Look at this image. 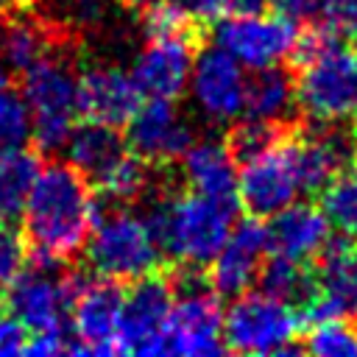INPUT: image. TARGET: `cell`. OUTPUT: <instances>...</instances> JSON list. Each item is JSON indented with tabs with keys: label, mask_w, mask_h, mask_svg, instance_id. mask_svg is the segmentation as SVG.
<instances>
[{
	"label": "cell",
	"mask_w": 357,
	"mask_h": 357,
	"mask_svg": "<svg viewBox=\"0 0 357 357\" xmlns=\"http://www.w3.org/2000/svg\"><path fill=\"white\" fill-rule=\"evenodd\" d=\"M95 215L92 181L70 162H50L39 170L22 209L28 248L73 262L89 240Z\"/></svg>",
	"instance_id": "cell-1"
},
{
	"label": "cell",
	"mask_w": 357,
	"mask_h": 357,
	"mask_svg": "<svg viewBox=\"0 0 357 357\" xmlns=\"http://www.w3.org/2000/svg\"><path fill=\"white\" fill-rule=\"evenodd\" d=\"M298 112L312 123H340L357 106V50L326 22H307L290 53Z\"/></svg>",
	"instance_id": "cell-2"
},
{
	"label": "cell",
	"mask_w": 357,
	"mask_h": 357,
	"mask_svg": "<svg viewBox=\"0 0 357 357\" xmlns=\"http://www.w3.org/2000/svg\"><path fill=\"white\" fill-rule=\"evenodd\" d=\"M142 218L148 220L162 254L187 262L209 265L234 229L237 201L212 198L204 192H173L156 187Z\"/></svg>",
	"instance_id": "cell-3"
},
{
	"label": "cell",
	"mask_w": 357,
	"mask_h": 357,
	"mask_svg": "<svg viewBox=\"0 0 357 357\" xmlns=\"http://www.w3.org/2000/svg\"><path fill=\"white\" fill-rule=\"evenodd\" d=\"M162 248L148 220L123 204L98 206L89 240L86 262L98 276L114 282H134L145 273L159 271Z\"/></svg>",
	"instance_id": "cell-4"
},
{
	"label": "cell",
	"mask_w": 357,
	"mask_h": 357,
	"mask_svg": "<svg viewBox=\"0 0 357 357\" xmlns=\"http://www.w3.org/2000/svg\"><path fill=\"white\" fill-rule=\"evenodd\" d=\"M22 98L31 109V139L39 151H61L78 117V73L59 50L20 75Z\"/></svg>",
	"instance_id": "cell-5"
},
{
	"label": "cell",
	"mask_w": 357,
	"mask_h": 357,
	"mask_svg": "<svg viewBox=\"0 0 357 357\" xmlns=\"http://www.w3.org/2000/svg\"><path fill=\"white\" fill-rule=\"evenodd\" d=\"M301 326L293 304L262 290H245L223 312V343L226 351L237 354H298L304 351V343H298Z\"/></svg>",
	"instance_id": "cell-6"
},
{
	"label": "cell",
	"mask_w": 357,
	"mask_h": 357,
	"mask_svg": "<svg viewBox=\"0 0 357 357\" xmlns=\"http://www.w3.org/2000/svg\"><path fill=\"white\" fill-rule=\"evenodd\" d=\"M176 301L167 318V354H220L223 343V310L220 293L212 287L209 273L201 265H181L173 276Z\"/></svg>",
	"instance_id": "cell-7"
},
{
	"label": "cell",
	"mask_w": 357,
	"mask_h": 357,
	"mask_svg": "<svg viewBox=\"0 0 357 357\" xmlns=\"http://www.w3.org/2000/svg\"><path fill=\"white\" fill-rule=\"evenodd\" d=\"M176 301V290L170 276L162 271L145 273L123 290V310H120V332L117 346L128 354H165V332L167 318Z\"/></svg>",
	"instance_id": "cell-8"
},
{
	"label": "cell",
	"mask_w": 357,
	"mask_h": 357,
	"mask_svg": "<svg viewBox=\"0 0 357 357\" xmlns=\"http://www.w3.org/2000/svg\"><path fill=\"white\" fill-rule=\"evenodd\" d=\"M301 324L326 318H357V245L340 234L329 237L312 265V293L298 307Z\"/></svg>",
	"instance_id": "cell-9"
},
{
	"label": "cell",
	"mask_w": 357,
	"mask_h": 357,
	"mask_svg": "<svg viewBox=\"0 0 357 357\" xmlns=\"http://www.w3.org/2000/svg\"><path fill=\"white\" fill-rule=\"evenodd\" d=\"M215 45L234 56L248 70L273 67L282 59H290L298 39V25L282 14H231L215 25Z\"/></svg>",
	"instance_id": "cell-10"
},
{
	"label": "cell",
	"mask_w": 357,
	"mask_h": 357,
	"mask_svg": "<svg viewBox=\"0 0 357 357\" xmlns=\"http://www.w3.org/2000/svg\"><path fill=\"white\" fill-rule=\"evenodd\" d=\"M123 290L114 279H89L73 298L70 326L73 340H67L70 354H117Z\"/></svg>",
	"instance_id": "cell-11"
},
{
	"label": "cell",
	"mask_w": 357,
	"mask_h": 357,
	"mask_svg": "<svg viewBox=\"0 0 357 357\" xmlns=\"http://www.w3.org/2000/svg\"><path fill=\"white\" fill-rule=\"evenodd\" d=\"M245 81L248 78L243 75V64L215 45L195 56L187 89L201 117L223 126L243 112Z\"/></svg>",
	"instance_id": "cell-12"
},
{
	"label": "cell",
	"mask_w": 357,
	"mask_h": 357,
	"mask_svg": "<svg viewBox=\"0 0 357 357\" xmlns=\"http://www.w3.org/2000/svg\"><path fill=\"white\" fill-rule=\"evenodd\" d=\"M298 192L301 184L287 151V137L273 148L243 162V170L237 176V198L243 201L248 215L271 218L287 204H293Z\"/></svg>",
	"instance_id": "cell-13"
},
{
	"label": "cell",
	"mask_w": 357,
	"mask_h": 357,
	"mask_svg": "<svg viewBox=\"0 0 357 357\" xmlns=\"http://www.w3.org/2000/svg\"><path fill=\"white\" fill-rule=\"evenodd\" d=\"M195 39L187 33L173 36H148L142 50L131 61V75L148 100H176L192 73Z\"/></svg>",
	"instance_id": "cell-14"
},
{
	"label": "cell",
	"mask_w": 357,
	"mask_h": 357,
	"mask_svg": "<svg viewBox=\"0 0 357 357\" xmlns=\"http://www.w3.org/2000/svg\"><path fill=\"white\" fill-rule=\"evenodd\" d=\"M128 148L153 167L173 165L195 142V128L173 100H148L128 120Z\"/></svg>",
	"instance_id": "cell-15"
},
{
	"label": "cell",
	"mask_w": 357,
	"mask_h": 357,
	"mask_svg": "<svg viewBox=\"0 0 357 357\" xmlns=\"http://www.w3.org/2000/svg\"><path fill=\"white\" fill-rule=\"evenodd\" d=\"M142 92L131 73H123L114 64H92L78 73V114L89 123L103 126H128L139 109Z\"/></svg>",
	"instance_id": "cell-16"
},
{
	"label": "cell",
	"mask_w": 357,
	"mask_h": 357,
	"mask_svg": "<svg viewBox=\"0 0 357 357\" xmlns=\"http://www.w3.org/2000/svg\"><path fill=\"white\" fill-rule=\"evenodd\" d=\"M268 251V229L259 223V218H245L237 223L223 243V248L209 262V282L220 296H240L254 282L265 262Z\"/></svg>",
	"instance_id": "cell-17"
},
{
	"label": "cell",
	"mask_w": 357,
	"mask_h": 357,
	"mask_svg": "<svg viewBox=\"0 0 357 357\" xmlns=\"http://www.w3.org/2000/svg\"><path fill=\"white\" fill-rule=\"evenodd\" d=\"M70 42H73V31L64 22L33 17L31 11L22 8V14L6 20L0 31V61L11 75H22L36 61L64 50Z\"/></svg>",
	"instance_id": "cell-18"
},
{
	"label": "cell",
	"mask_w": 357,
	"mask_h": 357,
	"mask_svg": "<svg viewBox=\"0 0 357 357\" xmlns=\"http://www.w3.org/2000/svg\"><path fill=\"white\" fill-rule=\"evenodd\" d=\"M268 229V248L279 257L307 262L321 254V248L332 237V223L321 206L312 204H287L276 215H271Z\"/></svg>",
	"instance_id": "cell-19"
},
{
	"label": "cell",
	"mask_w": 357,
	"mask_h": 357,
	"mask_svg": "<svg viewBox=\"0 0 357 357\" xmlns=\"http://www.w3.org/2000/svg\"><path fill=\"white\" fill-rule=\"evenodd\" d=\"M181 176L195 192L226 198V201H240L237 198V176H240L237 159L231 156L226 142L195 139L181 156Z\"/></svg>",
	"instance_id": "cell-20"
},
{
	"label": "cell",
	"mask_w": 357,
	"mask_h": 357,
	"mask_svg": "<svg viewBox=\"0 0 357 357\" xmlns=\"http://www.w3.org/2000/svg\"><path fill=\"white\" fill-rule=\"evenodd\" d=\"M243 112L254 120L293 126L298 112L296 95V73L287 67H262L245 81V103Z\"/></svg>",
	"instance_id": "cell-21"
},
{
	"label": "cell",
	"mask_w": 357,
	"mask_h": 357,
	"mask_svg": "<svg viewBox=\"0 0 357 357\" xmlns=\"http://www.w3.org/2000/svg\"><path fill=\"white\" fill-rule=\"evenodd\" d=\"M64 148H67L70 165H75L92 184H98L131 151L114 126L89 123V120H86V126L73 128Z\"/></svg>",
	"instance_id": "cell-22"
},
{
	"label": "cell",
	"mask_w": 357,
	"mask_h": 357,
	"mask_svg": "<svg viewBox=\"0 0 357 357\" xmlns=\"http://www.w3.org/2000/svg\"><path fill=\"white\" fill-rule=\"evenodd\" d=\"M39 170L42 165L36 151H0V223H14L17 218H22L25 201Z\"/></svg>",
	"instance_id": "cell-23"
},
{
	"label": "cell",
	"mask_w": 357,
	"mask_h": 357,
	"mask_svg": "<svg viewBox=\"0 0 357 357\" xmlns=\"http://www.w3.org/2000/svg\"><path fill=\"white\" fill-rule=\"evenodd\" d=\"M257 284L262 293L282 298L298 310L312 293V271H307L304 262L273 254L271 259L262 262V268L257 273Z\"/></svg>",
	"instance_id": "cell-24"
},
{
	"label": "cell",
	"mask_w": 357,
	"mask_h": 357,
	"mask_svg": "<svg viewBox=\"0 0 357 357\" xmlns=\"http://www.w3.org/2000/svg\"><path fill=\"white\" fill-rule=\"evenodd\" d=\"M321 209L332 229L346 237H357V170H340L321 190Z\"/></svg>",
	"instance_id": "cell-25"
},
{
	"label": "cell",
	"mask_w": 357,
	"mask_h": 357,
	"mask_svg": "<svg viewBox=\"0 0 357 357\" xmlns=\"http://www.w3.org/2000/svg\"><path fill=\"white\" fill-rule=\"evenodd\" d=\"M293 126H279V123H265V120L248 117V120L231 126L223 142H226V148L231 151V156L237 162H245V159H251V156L273 148L276 142H282Z\"/></svg>",
	"instance_id": "cell-26"
},
{
	"label": "cell",
	"mask_w": 357,
	"mask_h": 357,
	"mask_svg": "<svg viewBox=\"0 0 357 357\" xmlns=\"http://www.w3.org/2000/svg\"><path fill=\"white\" fill-rule=\"evenodd\" d=\"M304 351L318 357H351L357 354V326L351 318H326L310 324L304 335Z\"/></svg>",
	"instance_id": "cell-27"
},
{
	"label": "cell",
	"mask_w": 357,
	"mask_h": 357,
	"mask_svg": "<svg viewBox=\"0 0 357 357\" xmlns=\"http://www.w3.org/2000/svg\"><path fill=\"white\" fill-rule=\"evenodd\" d=\"M31 139V109L11 84L0 86V151L22 148Z\"/></svg>",
	"instance_id": "cell-28"
},
{
	"label": "cell",
	"mask_w": 357,
	"mask_h": 357,
	"mask_svg": "<svg viewBox=\"0 0 357 357\" xmlns=\"http://www.w3.org/2000/svg\"><path fill=\"white\" fill-rule=\"evenodd\" d=\"M25 245L20 234L11 229V223H0V301L6 298V290L25 268Z\"/></svg>",
	"instance_id": "cell-29"
},
{
	"label": "cell",
	"mask_w": 357,
	"mask_h": 357,
	"mask_svg": "<svg viewBox=\"0 0 357 357\" xmlns=\"http://www.w3.org/2000/svg\"><path fill=\"white\" fill-rule=\"evenodd\" d=\"M112 0H64L67 28H98L109 17Z\"/></svg>",
	"instance_id": "cell-30"
},
{
	"label": "cell",
	"mask_w": 357,
	"mask_h": 357,
	"mask_svg": "<svg viewBox=\"0 0 357 357\" xmlns=\"http://www.w3.org/2000/svg\"><path fill=\"white\" fill-rule=\"evenodd\" d=\"M321 22H326L337 33H354L357 31V0H324Z\"/></svg>",
	"instance_id": "cell-31"
},
{
	"label": "cell",
	"mask_w": 357,
	"mask_h": 357,
	"mask_svg": "<svg viewBox=\"0 0 357 357\" xmlns=\"http://www.w3.org/2000/svg\"><path fill=\"white\" fill-rule=\"evenodd\" d=\"M25 340H28L25 326H22L8 310H0V357L22 354Z\"/></svg>",
	"instance_id": "cell-32"
},
{
	"label": "cell",
	"mask_w": 357,
	"mask_h": 357,
	"mask_svg": "<svg viewBox=\"0 0 357 357\" xmlns=\"http://www.w3.org/2000/svg\"><path fill=\"white\" fill-rule=\"evenodd\" d=\"M273 11L282 14L284 20L290 22H315L321 20V8H324V0H271Z\"/></svg>",
	"instance_id": "cell-33"
},
{
	"label": "cell",
	"mask_w": 357,
	"mask_h": 357,
	"mask_svg": "<svg viewBox=\"0 0 357 357\" xmlns=\"http://www.w3.org/2000/svg\"><path fill=\"white\" fill-rule=\"evenodd\" d=\"M178 11H184L195 25H206L212 20H218L223 11H229V3L226 0H170Z\"/></svg>",
	"instance_id": "cell-34"
},
{
	"label": "cell",
	"mask_w": 357,
	"mask_h": 357,
	"mask_svg": "<svg viewBox=\"0 0 357 357\" xmlns=\"http://www.w3.org/2000/svg\"><path fill=\"white\" fill-rule=\"evenodd\" d=\"M59 351H67V335L64 332H36V335H28L25 340V349L22 354H59Z\"/></svg>",
	"instance_id": "cell-35"
},
{
	"label": "cell",
	"mask_w": 357,
	"mask_h": 357,
	"mask_svg": "<svg viewBox=\"0 0 357 357\" xmlns=\"http://www.w3.org/2000/svg\"><path fill=\"white\" fill-rule=\"evenodd\" d=\"M231 14H254L262 11L265 6H271V0H226Z\"/></svg>",
	"instance_id": "cell-36"
},
{
	"label": "cell",
	"mask_w": 357,
	"mask_h": 357,
	"mask_svg": "<svg viewBox=\"0 0 357 357\" xmlns=\"http://www.w3.org/2000/svg\"><path fill=\"white\" fill-rule=\"evenodd\" d=\"M31 3H33V0H0V6H3V8H20V11H22V8H28Z\"/></svg>",
	"instance_id": "cell-37"
},
{
	"label": "cell",
	"mask_w": 357,
	"mask_h": 357,
	"mask_svg": "<svg viewBox=\"0 0 357 357\" xmlns=\"http://www.w3.org/2000/svg\"><path fill=\"white\" fill-rule=\"evenodd\" d=\"M351 134H354V139H357V106L351 109Z\"/></svg>",
	"instance_id": "cell-38"
},
{
	"label": "cell",
	"mask_w": 357,
	"mask_h": 357,
	"mask_svg": "<svg viewBox=\"0 0 357 357\" xmlns=\"http://www.w3.org/2000/svg\"><path fill=\"white\" fill-rule=\"evenodd\" d=\"M3 25H6V8L0 6V31H3Z\"/></svg>",
	"instance_id": "cell-39"
},
{
	"label": "cell",
	"mask_w": 357,
	"mask_h": 357,
	"mask_svg": "<svg viewBox=\"0 0 357 357\" xmlns=\"http://www.w3.org/2000/svg\"><path fill=\"white\" fill-rule=\"evenodd\" d=\"M351 36H354V45H351V47H354V50H357V31H354V33H351Z\"/></svg>",
	"instance_id": "cell-40"
},
{
	"label": "cell",
	"mask_w": 357,
	"mask_h": 357,
	"mask_svg": "<svg viewBox=\"0 0 357 357\" xmlns=\"http://www.w3.org/2000/svg\"><path fill=\"white\" fill-rule=\"evenodd\" d=\"M354 162H357V153H354Z\"/></svg>",
	"instance_id": "cell-41"
}]
</instances>
